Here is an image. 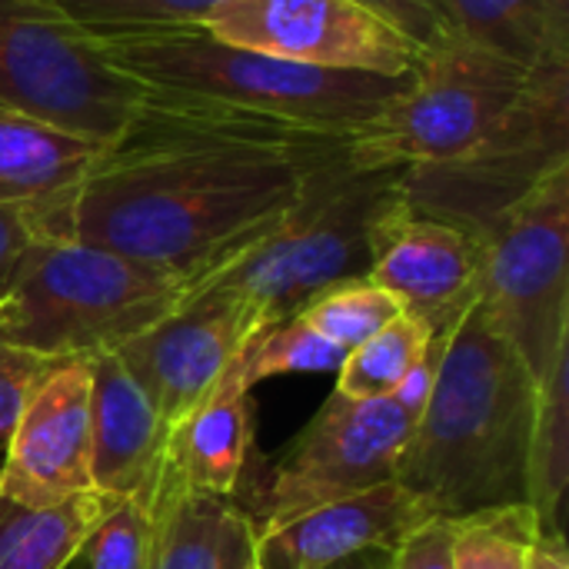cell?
<instances>
[{"mask_svg": "<svg viewBox=\"0 0 569 569\" xmlns=\"http://www.w3.org/2000/svg\"><path fill=\"white\" fill-rule=\"evenodd\" d=\"M253 457V397L217 383V390L170 430L163 480L187 493L233 500Z\"/></svg>", "mask_w": 569, "mask_h": 569, "instance_id": "17", "label": "cell"}, {"mask_svg": "<svg viewBox=\"0 0 569 569\" xmlns=\"http://www.w3.org/2000/svg\"><path fill=\"white\" fill-rule=\"evenodd\" d=\"M67 569H87V563H83V560L77 557V560H73V563H70V567H67Z\"/></svg>", "mask_w": 569, "mask_h": 569, "instance_id": "36", "label": "cell"}, {"mask_svg": "<svg viewBox=\"0 0 569 569\" xmlns=\"http://www.w3.org/2000/svg\"><path fill=\"white\" fill-rule=\"evenodd\" d=\"M0 493L43 510L93 493L90 477V363L53 360L27 390L7 433Z\"/></svg>", "mask_w": 569, "mask_h": 569, "instance_id": "14", "label": "cell"}, {"mask_svg": "<svg viewBox=\"0 0 569 569\" xmlns=\"http://www.w3.org/2000/svg\"><path fill=\"white\" fill-rule=\"evenodd\" d=\"M317 333H323L330 343H337L343 353L370 340L377 330H383L393 317H400V303L370 277L343 280L323 293H317L310 303L297 310Z\"/></svg>", "mask_w": 569, "mask_h": 569, "instance_id": "26", "label": "cell"}, {"mask_svg": "<svg viewBox=\"0 0 569 569\" xmlns=\"http://www.w3.org/2000/svg\"><path fill=\"white\" fill-rule=\"evenodd\" d=\"M223 0H50L73 27L87 33H123V30H160L207 23Z\"/></svg>", "mask_w": 569, "mask_h": 569, "instance_id": "27", "label": "cell"}, {"mask_svg": "<svg viewBox=\"0 0 569 569\" xmlns=\"http://www.w3.org/2000/svg\"><path fill=\"white\" fill-rule=\"evenodd\" d=\"M87 363L93 493L110 503H140L153 510L167 467L170 427L117 353H100Z\"/></svg>", "mask_w": 569, "mask_h": 569, "instance_id": "15", "label": "cell"}, {"mask_svg": "<svg viewBox=\"0 0 569 569\" xmlns=\"http://www.w3.org/2000/svg\"><path fill=\"white\" fill-rule=\"evenodd\" d=\"M569 163V63L537 67L503 123L470 153L400 170L397 190L417 210L480 240L543 177Z\"/></svg>", "mask_w": 569, "mask_h": 569, "instance_id": "9", "label": "cell"}, {"mask_svg": "<svg viewBox=\"0 0 569 569\" xmlns=\"http://www.w3.org/2000/svg\"><path fill=\"white\" fill-rule=\"evenodd\" d=\"M533 70L447 33L423 53L403 93L343 140L347 153L370 170L457 160L503 123Z\"/></svg>", "mask_w": 569, "mask_h": 569, "instance_id": "6", "label": "cell"}, {"mask_svg": "<svg viewBox=\"0 0 569 569\" xmlns=\"http://www.w3.org/2000/svg\"><path fill=\"white\" fill-rule=\"evenodd\" d=\"M443 347H447V337H433L430 347L417 357V363L407 370V377L400 380V387L390 393V400L417 423V417L423 413L427 400H430V390H433V380H437V370H440V360H443Z\"/></svg>", "mask_w": 569, "mask_h": 569, "instance_id": "31", "label": "cell"}, {"mask_svg": "<svg viewBox=\"0 0 569 569\" xmlns=\"http://www.w3.org/2000/svg\"><path fill=\"white\" fill-rule=\"evenodd\" d=\"M343 140L310 167L297 200L280 220L190 293H233L247 300L263 323H273L293 317L317 293L367 277L373 223L393 200L400 170L360 167Z\"/></svg>", "mask_w": 569, "mask_h": 569, "instance_id": "4", "label": "cell"}, {"mask_svg": "<svg viewBox=\"0 0 569 569\" xmlns=\"http://www.w3.org/2000/svg\"><path fill=\"white\" fill-rule=\"evenodd\" d=\"M390 569H453V520L427 517L390 550Z\"/></svg>", "mask_w": 569, "mask_h": 569, "instance_id": "29", "label": "cell"}, {"mask_svg": "<svg viewBox=\"0 0 569 569\" xmlns=\"http://www.w3.org/2000/svg\"><path fill=\"white\" fill-rule=\"evenodd\" d=\"M190 293V283L130 257L33 240L0 300V343L40 360H90L113 353Z\"/></svg>", "mask_w": 569, "mask_h": 569, "instance_id": "5", "label": "cell"}, {"mask_svg": "<svg viewBox=\"0 0 569 569\" xmlns=\"http://www.w3.org/2000/svg\"><path fill=\"white\" fill-rule=\"evenodd\" d=\"M547 7H550V13H553L557 27L569 33V0H547Z\"/></svg>", "mask_w": 569, "mask_h": 569, "instance_id": "35", "label": "cell"}, {"mask_svg": "<svg viewBox=\"0 0 569 569\" xmlns=\"http://www.w3.org/2000/svg\"><path fill=\"white\" fill-rule=\"evenodd\" d=\"M247 569H260V567H257V560H253V563H250V567H247Z\"/></svg>", "mask_w": 569, "mask_h": 569, "instance_id": "37", "label": "cell"}, {"mask_svg": "<svg viewBox=\"0 0 569 569\" xmlns=\"http://www.w3.org/2000/svg\"><path fill=\"white\" fill-rule=\"evenodd\" d=\"M540 520L530 503H503L453 520V569H527Z\"/></svg>", "mask_w": 569, "mask_h": 569, "instance_id": "25", "label": "cell"}, {"mask_svg": "<svg viewBox=\"0 0 569 569\" xmlns=\"http://www.w3.org/2000/svg\"><path fill=\"white\" fill-rule=\"evenodd\" d=\"M343 350L317 333L300 313L257 327L233 363L227 367L223 380L237 390H253L257 383L283 373H337L343 363Z\"/></svg>", "mask_w": 569, "mask_h": 569, "instance_id": "23", "label": "cell"}, {"mask_svg": "<svg viewBox=\"0 0 569 569\" xmlns=\"http://www.w3.org/2000/svg\"><path fill=\"white\" fill-rule=\"evenodd\" d=\"M527 569H569L567 533H540L530 547Z\"/></svg>", "mask_w": 569, "mask_h": 569, "instance_id": "33", "label": "cell"}, {"mask_svg": "<svg viewBox=\"0 0 569 569\" xmlns=\"http://www.w3.org/2000/svg\"><path fill=\"white\" fill-rule=\"evenodd\" d=\"M433 517L403 483H380L363 493L300 513L257 540L260 569H330L367 550H393L420 520Z\"/></svg>", "mask_w": 569, "mask_h": 569, "instance_id": "16", "label": "cell"}, {"mask_svg": "<svg viewBox=\"0 0 569 569\" xmlns=\"http://www.w3.org/2000/svg\"><path fill=\"white\" fill-rule=\"evenodd\" d=\"M203 27L233 47L323 70L410 77L427 53L360 0H223Z\"/></svg>", "mask_w": 569, "mask_h": 569, "instance_id": "11", "label": "cell"}, {"mask_svg": "<svg viewBox=\"0 0 569 569\" xmlns=\"http://www.w3.org/2000/svg\"><path fill=\"white\" fill-rule=\"evenodd\" d=\"M569 487V347L540 383L537 417L527 453V503L540 520V533H563Z\"/></svg>", "mask_w": 569, "mask_h": 569, "instance_id": "22", "label": "cell"}, {"mask_svg": "<svg viewBox=\"0 0 569 569\" xmlns=\"http://www.w3.org/2000/svg\"><path fill=\"white\" fill-rule=\"evenodd\" d=\"M253 560L257 533L233 500L160 480L147 569H247Z\"/></svg>", "mask_w": 569, "mask_h": 569, "instance_id": "18", "label": "cell"}, {"mask_svg": "<svg viewBox=\"0 0 569 569\" xmlns=\"http://www.w3.org/2000/svg\"><path fill=\"white\" fill-rule=\"evenodd\" d=\"M413 420L390 400L330 393L317 417L273 460L250 457L233 503L257 540L323 503L397 480Z\"/></svg>", "mask_w": 569, "mask_h": 569, "instance_id": "8", "label": "cell"}, {"mask_svg": "<svg viewBox=\"0 0 569 569\" xmlns=\"http://www.w3.org/2000/svg\"><path fill=\"white\" fill-rule=\"evenodd\" d=\"M367 277L433 337H450L480 300L483 240L443 217L417 210L400 190L373 223Z\"/></svg>", "mask_w": 569, "mask_h": 569, "instance_id": "12", "label": "cell"}, {"mask_svg": "<svg viewBox=\"0 0 569 569\" xmlns=\"http://www.w3.org/2000/svg\"><path fill=\"white\" fill-rule=\"evenodd\" d=\"M153 540V510L140 503H113L90 533L80 560L87 569H147Z\"/></svg>", "mask_w": 569, "mask_h": 569, "instance_id": "28", "label": "cell"}, {"mask_svg": "<svg viewBox=\"0 0 569 569\" xmlns=\"http://www.w3.org/2000/svg\"><path fill=\"white\" fill-rule=\"evenodd\" d=\"M103 150L0 103V207L37 203L73 187Z\"/></svg>", "mask_w": 569, "mask_h": 569, "instance_id": "19", "label": "cell"}, {"mask_svg": "<svg viewBox=\"0 0 569 569\" xmlns=\"http://www.w3.org/2000/svg\"><path fill=\"white\" fill-rule=\"evenodd\" d=\"M343 137L147 90L137 120L67 190L27 203L37 240L90 243L190 283L260 240Z\"/></svg>", "mask_w": 569, "mask_h": 569, "instance_id": "1", "label": "cell"}, {"mask_svg": "<svg viewBox=\"0 0 569 569\" xmlns=\"http://www.w3.org/2000/svg\"><path fill=\"white\" fill-rule=\"evenodd\" d=\"M330 569H390V550H367V553L350 557Z\"/></svg>", "mask_w": 569, "mask_h": 569, "instance_id": "34", "label": "cell"}, {"mask_svg": "<svg viewBox=\"0 0 569 569\" xmlns=\"http://www.w3.org/2000/svg\"><path fill=\"white\" fill-rule=\"evenodd\" d=\"M100 493L30 510L0 493V569H67L110 513Z\"/></svg>", "mask_w": 569, "mask_h": 569, "instance_id": "21", "label": "cell"}, {"mask_svg": "<svg viewBox=\"0 0 569 569\" xmlns=\"http://www.w3.org/2000/svg\"><path fill=\"white\" fill-rule=\"evenodd\" d=\"M447 30L523 67L569 63V33L547 0H433Z\"/></svg>", "mask_w": 569, "mask_h": 569, "instance_id": "20", "label": "cell"}, {"mask_svg": "<svg viewBox=\"0 0 569 569\" xmlns=\"http://www.w3.org/2000/svg\"><path fill=\"white\" fill-rule=\"evenodd\" d=\"M100 53L147 90L173 100L223 107L320 137L367 127L410 77L323 70L233 47L203 23L93 33Z\"/></svg>", "mask_w": 569, "mask_h": 569, "instance_id": "3", "label": "cell"}, {"mask_svg": "<svg viewBox=\"0 0 569 569\" xmlns=\"http://www.w3.org/2000/svg\"><path fill=\"white\" fill-rule=\"evenodd\" d=\"M433 333L410 313L393 317L370 340L353 347L337 370V393L350 400H383L390 397L417 357L430 347Z\"/></svg>", "mask_w": 569, "mask_h": 569, "instance_id": "24", "label": "cell"}, {"mask_svg": "<svg viewBox=\"0 0 569 569\" xmlns=\"http://www.w3.org/2000/svg\"><path fill=\"white\" fill-rule=\"evenodd\" d=\"M257 327L263 320L247 300L223 290H197L113 353L173 430L217 390Z\"/></svg>", "mask_w": 569, "mask_h": 569, "instance_id": "13", "label": "cell"}, {"mask_svg": "<svg viewBox=\"0 0 569 569\" xmlns=\"http://www.w3.org/2000/svg\"><path fill=\"white\" fill-rule=\"evenodd\" d=\"M37 233L30 227L27 203L20 207H0V300L7 297L27 250L33 247Z\"/></svg>", "mask_w": 569, "mask_h": 569, "instance_id": "32", "label": "cell"}, {"mask_svg": "<svg viewBox=\"0 0 569 569\" xmlns=\"http://www.w3.org/2000/svg\"><path fill=\"white\" fill-rule=\"evenodd\" d=\"M147 87L113 67L93 33L50 0H0V103L110 147L137 120Z\"/></svg>", "mask_w": 569, "mask_h": 569, "instance_id": "7", "label": "cell"}, {"mask_svg": "<svg viewBox=\"0 0 569 569\" xmlns=\"http://www.w3.org/2000/svg\"><path fill=\"white\" fill-rule=\"evenodd\" d=\"M540 383L473 307L447 337L423 413L397 463L433 517L527 503V453Z\"/></svg>", "mask_w": 569, "mask_h": 569, "instance_id": "2", "label": "cell"}, {"mask_svg": "<svg viewBox=\"0 0 569 569\" xmlns=\"http://www.w3.org/2000/svg\"><path fill=\"white\" fill-rule=\"evenodd\" d=\"M477 310L543 383L569 347V163L487 233Z\"/></svg>", "mask_w": 569, "mask_h": 569, "instance_id": "10", "label": "cell"}, {"mask_svg": "<svg viewBox=\"0 0 569 569\" xmlns=\"http://www.w3.org/2000/svg\"><path fill=\"white\" fill-rule=\"evenodd\" d=\"M47 363H53V360H40V357H30L23 350L0 343V440H7L27 390L47 370Z\"/></svg>", "mask_w": 569, "mask_h": 569, "instance_id": "30", "label": "cell"}]
</instances>
